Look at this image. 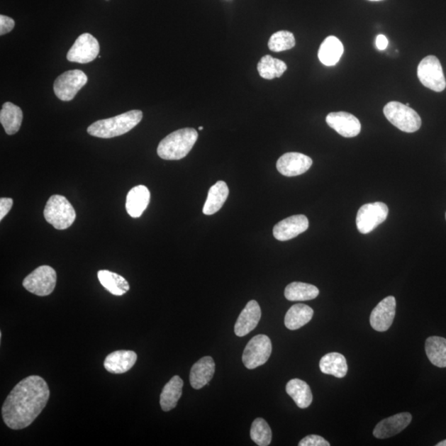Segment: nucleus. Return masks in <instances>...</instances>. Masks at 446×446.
Here are the masks:
<instances>
[{
    "instance_id": "nucleus-19",
    "label": "nucleus",
    "mask_w": 446,
    "mask_h": 446,
    "mask_svg": "<svg viewBox=\"0 0 446 446\" xmlns=\"http://www.w3.org/2000/svg\"><path fill=\"white\" fill-rule=\"evenodd\" d=\"M215 362L212 357H205L193 365L190 372V384L194 389H200L208 384L213 378Z\"/></svg>"
},
{
    "instance_id": "nucleus-16",
    "label": "nucleus",
    "mask_w": 446,
    "mask_h": 446,
    "mask_svg": "<svg viewBox=\"0 0 446 446\" xmlns=\"http://www.w3.org/2000/svg\"><path fill=\"white\" fill-rule=\"evenodd\" d=\"M412 415L409 413H402L392 416L389 418L381 420L374 430V435L378 439H386L394 437L412 422Z\"/></svg>"
},
{
    "instance_id": "nucleus-30",
    "label": "nucleus",
    "mask_w": 446,
    "mask_h": 446,
    "mask_svg": "<svg viewBox=\"0 0 446 446\" xmlns=\"http://www.w3.org/2000/svg\"><path fill=\"white\" fill-rule=\"evenodd\" d=\"M319 289L313 284L294 282L284 290V296L289 301H308L317 298Z\"/></svg>"
},
{
    "instance_id": "nucleus-5",
    "label": "nucleus",
    "mask_w": 446,
    "mask_h": 446,
    "mask_svg": "<svg viewBox=\"0 0 446 446\" xmlns=\"http://www.w3.org/2000/svg\"><path fill=\"white\" fill-rule=\"evenodd\" d=\"M386 118L404 133L418 131L422 126V119L414 109L397 101L389 102L384 108Z\"/></svg>"
},
{
    "instance_id": "nucleus-15",
    "label": "nucleus",
    "mask_w": 446,
    "mask_h": 446,
    "mask_svg": "<svg viewBox=\"0 0 446 446\" xmlns=\"http://www.w3.org/2000/svg\"><path fill=\"white\" fill-rule=\"evenodd\" d=\"M309 227V222L304 215H294L282 220L274 225L273 234L275 239L285 242L298 237L306 232Z\"/></svg>"
},
{
    "instance_id": "nucleus-17",
    "label": "nucleus",
    "mask_w": 446,
    "mask_h": 446,
    "mask_svg": "<svg viewBox=\"0 0 446 446\" xmlns=\"http://www.w3.org/2000/svg\"><path fill=\"white\" fill-rule=\"evenodd\" d=\"M260 318H262V309L259 303L255 300L250 301L235 324V334L239 338H243L252 332L257 327Z\"/></svg>"
},
{
    "instance_id": "nucleus-22",
    "label": "nucleus",
    "mask_w": 446,
    "mask_h": 446,
    "mask_svg": "<svg viewBox=\"0 0 446 446\" xmlns=\"http://www.w3.org/2000/svg\"><path fill=\"white\" fill-rule=\"evenodd\" d=\"M343 53L342 43L337 37L329 36L320 45L318 58L325 66L333 67L338 63Z\"/></svg>"
},
{
    "instance_id": "nucleus-26",
    "label": "nucleus",
    "mask_w": 446,
    "mask_h": 446,
    "mask_svg": "<svg viewBox=\"0 0 446 446\" xmlns=\"http://www.w3.org/2000/svg\"><path fill=\"white\" fill-rule=\"evenodd\" d=\"M313 317V310L309 306L298 303L290 308L285 315V327L291 330H298L308 324Z\"/></svg>"
},
{
    "instance_id": "nucleus-33",
    "label": "nucleus",
    "mask_w": 446,
    "mask_h": 446,
    "mask_svg": "<svg viewBox=\"0 0 446 446\" xmlns=\"http://www.w3.org/2000/svg\"><path fill=\"white\" fill-rule=\"evenodd\" d=\"M296 41L292 33L289 31H279L275 33L270 38L268 47L270 51L279 52L287 51L294 48Z\"/></svg>"
},
{
    "instance_id": "nucleus-13",
    "label": "nucleus",
    "mask_w": 446,
    "mask_h": 446,
    "mask_svg": "<svg viewBox=\"0 0 446 446\" xmlns=\"http://www.w3.org/2000/svg\"><path fill=\"white\" fill-rule=\"evenodd\" d=\"M325 121L330 128L344 138H355L362 131V124L354 115L345 112L330 113Z\"/></svg>"
},
{
    "instance_id": "nucleus-36",
    "label": "nucleus",
    "mask_w": 446,
    "mask_h": 446,
    "mask_svg": "<svg viewBox=\"0 0 446 446\" xmlns=\"http://www.w3.org/2000/svg\"><path fill=\"white\" fill-rule=\"evenodd\" d=\"M13 199L10 198L0 199V220L4 219L5 216L10 212L13 207Z\"/></svg>"
},
{
    "instance_id": "nucleus-6",
    "label": "nucleus",
    "mask_w": 446,
    "mask_h": 446,
    "mask_svg": "<svg viewBox=\"0 0 446 446\" xmlns=\"http://www.w3.org/2000/svg\"><path fill=\"white\" fill-rule=\"evenodd\" d=\"M57 280L56 270L49 265H42L23 279V285L28 292L45 297L54 291Z\"/></svg>"
},
{
    "instance_id": "nucleus-4",
    "label": "nucleus",
    "mask_w": 446,
    "mask_h": 446,
    "mask_svg": "<svg viewBox=\"0 0 446 446\" xmlns=\"http://www.w3.org/2000/svg\"><path fill=\"white\" fill-rule=\"evenodd\" d=\"M46 221L57 230H66L72 227L77 218V213L72 204L62 195L50 197L44 209Z\"/></svg>"
},
{
    "instance_id": "nucleus-11",
    "label": "nucleus",
    "mask_w": 446,
    "mask_h": 446,
    "mask_svg": "<svg viewBox=\"0 0 446 446\" xmlns=\"http://www.w3.org/2000/svg\"><path fill=\"white\" fill-rule=\"evenodd\" d=\"M99 44L98 40L89 33H84L74 42L69 50L67 60L71 62L87 64L94 61L99 56Z\"/></svg>"
},
{
    "instance_id": "nucleus-35",
    "label": "nucleus",
    "mask_w": 446,
    "mask_h": 446,
    "mask_svg": "<svg viewBox=\"0 0 446 446\" xmlns=\"http://www.w3.org/2000/svg\"><path fill=\"white\" fill-rule=\"evenodd\" d=\"M14 26L15 22L13 18L0 15V35L1 36L11 32Z\"/></svg>"
},
{
    "instance_id": "nucleus-23",
    "label": "nucleus",
    "mask_w": 446,
    "mask_h": 446,
    "mask_svg": "<svg viewBox=\"0 0 446 446\" xmlns=\"http://www.w3.org/2000/svg\"><path fill=\"white\" fill-rule=\"evenodd\" d=\"M229 195L228 184L224 182H218L208 190V198L203 212L205 215H213L221 209L227 201Z\"/></svg>"
},
{
    "instance_id": "nucleus-24",
    "label": "nucleus",
    "mask_w": 446,
    "mask_h": 446,
    "mask_svg": "<svg viewBox=\"0 0 446 446\" xmlns=\"http://www.w3.org/2000/svg\"><path fill=\"white\" fill-rule=\"evenodd\" d=\"M23 111L17 105L7 102L3 105L0 112V123L8 135H13L19 131L23 122Z\"/></svg>"
},
{
    "instance_id": "nucleus-34",
    "label": "nucleus",
    "mask_w": 446,
    "mask_h": 446,
    "mask_svg": "<svg viewBox=\"0 0 446 446\" xmlns=\"http://www.w3.org/2000/svg\"><path fill=\"white\" fill-rule=\"evenodd\" d=\"M299 446H329L330 443L317 435H310L299 443Z\"/></svg>"
},
{
    "instance_id": "nucleus-8",
    "label": "nucleus",
    "mask_w": 446,
    "mask_h": 446,
    "mask_svg": "<svg viewBox=\"0 0 446 446\" xmlns=\"http://www.w3.org/2000/svg\"><path fill=\"white\" fill-rule=\"evenodd\" d=\"M418 77L425 87L435 92H442L446 87L442 64L435 56L425 57L418 67Z\"/></svg>"
},
{
    "instance_id": "nucleus-7",
    "label": "nucleus",
    "mask_w": 446,
    "mask_h": 446,
    "mask_svg": "<svg viewBox=\"0 0 446 446\" xmlns=\"http://www.w3.org/2000/svg\"><path fill=\"white\" fill-rule=\"evenodd\" d=\"M272 352V340L267 335H255L244 350L243 364L248 369H254L267 363Z\"/></svg>"
},
{
    "instance_id": "nucleus-37",
    "label": "nucleus",
    "mask_w": 446,
    "mask_h": 446,
    "mask_svg": "<svg viewBox=\"0 0 446 446\" xmlns=\"http://www.w3.org/2000/svg\"><path fill=\"white\" fill-rule=\"evenodd\" d=\"M376 47L379 50V51H383L389 46V40L387 38L384 36V35H379L377 38H376Z\"/></svg>"
},
{
    "instance_id": "nucleus-28",
    "label": "nucleus",
    "mask_w": 446,
    "mask_h": 446,
    "mask_svg": "<svg viewBox=\"0 0 446 446\" xmlns=\"http://www.w3.org/2000/svg\"><path fill=\"white\" fill-rule=\"evenodd\" d=\"M98 279L102 286L115 296H122L129 291L130 285L126 279L116 273L109 270H99Z\"/></svg>"
},
{
    "instance_id": "nucleus-2",
    "label": "nucleus",
    "mask_w": 446,
    "mask_h": 446,
    "mask_svg": "<svg viewBox=\"0 0 446 446\" xmlns=\"http://www.w3.org/2000/svg\"><path fill=\"white\" fill-rule=\"evenodd\" d=\"M143 113L140 110H132L116 117L99 120L90 125L87 132L93 137L113 138L131 131L142 121Z\"/></svg>"
},
{
    "instance_id": "nucleus-32",
    "label": "nucleus",
    "mask_w": 446,
    "mask_h": 446,
    "mask_svg": "<svg viewBox=\"0 0 446 446\" xmlns=\"http://www.w3.org/2000/svg\"><path fill=\"white\" fill-rule=\"evenodd\" d=\"M250 438L260 446L269 445L272 440V432L267 420L257 418L250 428Z\"/></svg>"
},
{
    "instance_id": "nucleus-14",
    "label": "nucleus",
    "mask_w": 446,
    "mask_h": 446,
    "mask_svg": "<svg viewBox=\"0 0 446 446\" xmlns=\"http://www.w3.org/2000/svg\"><path fill=\"white\" fill-rule=\"evenodd\" d=\"M396 299L394 296L385 298L376 306L370 315V325L377 332H386L394 323L396 314Z\"/></svg>"
},
{
    "instance_id": "nucleus-21",
    "label": "nucleus",
    "mask_w": 446,
    "mask_h": 446,
    "mask_svg": "<svg viewBox=\"0 0 446 446\" xmlns=\"http://www.w3.org/2000/svg\"><path fill=\"white\" fill-rule=\"evenodd\" d=\"M184 382L178 375L169 381L165 385L162 393L160 394V404L164 412H169L177 407L183 393Z\"/></svg>"
},
{
    "instance_id": "nucleus-3",
    "label": "nucleus",
    "mask_w": 446,
    "mask_h": 446,
    "mask_svg": "<svg viewBox=\"0 0 446 446\" xmlns=\"http://www.w3.org/2000/svg\"><path fill=\"white\" fill-rule=\"evenodd\" d=\"M199 134L194 128L177 130L165 138L157 148L159 157L163 160H178L186 157L196 143Z\"/></svg>"
},
{
    "instance_id": "nucleus-39",
    "label": "nucleus",
    "mask_w": 446,
    "mask_h": 446,
    "mask_svg": "<svg viewBox=\"0 0 446 446\" xmlns=\"http://www.w3.org/2000/svg\"><path fill=\"white\" fill-rule=\"evenodd\" d=\"M369 1H381V0H369Z\"/></svg>"
},
{
    "instance_id": "nucleus-40",
    "label": "nucleus",
    "mask_w": 446,
    "mask_h": 446,
    "mask_svg": "<svg viewBox=\"0 0 446 446\" xmlns=\"http://www.w3.org/2000/svg\"><path fill=\"white\" fill-rule=\"evenodd\" d=\"M199 130H204V127H199Z\"/></svg>"
},
{
    "instance_id": "nucleus-31",
    "label": "nucleus",
    "mask_w": 446,
    "mask_h": 446,
    "mask_svg": "<svg viewBox=\"0 0 446 446\" xmlns=\"http://www.w3.org/2000/svg\"><path fill=\"white\" fill-rule=\"evenodd\" d=\"M258 72L264 79H273L281 77L286 72L287 66L284 62L277 58H273L269 55L260 59L257 66Z\"/></svg>"
},
{
    "instance_id": "nucleus-9",
    "label": "nucleus",
    "mask_w": 446,
    "mask_h": 446,
    "mask_svg": "<svg viewBox=\"0 0 446 446\" xmlns=\"http://www.w3.org/2000/svg\"><path fill=\"white\" fill-rule=\"evenodd\" d=\"M88 82L87 75L79 69H72L55 80L54 92L62 101H71Z\"/></svg>"
},
{
    "instance_id": "nucleus-10",
    "label": "nucleus",
    "mask_w": 446,
    "mask_h": 446,
    "mask_svg": "<svg viewBox=\"0 0 446 446\" xmlns=\"http://www.w3.org/2000/svg\"><path fill=\"white\" fill-rule=\"evenodd\" d=\"M389 208L382 202H376L363 205L359 209L357 216V227L359 232L368 234L383 223L387 219Z\"/></svg>"
},
{
    "instance_id": "nucleus-20",
    "label": "nucleus",
    "mask_w": 446,
    "mask_h": 446,
    "mask_svg": "<svg viewBox=\"0 0 446 446\" xmlns=\"http://www.w3.org/2000/svg\"><path fill=\"white\" fill-rule=\"evenodd\" d=\"M150 193L145 185L138 186L130 190L127 196L126 209L128 213L133 218L142 216L150 204Z\"/></svg>"
},
{
    "instance_id": "nucleus-38",
    "label": "nucleus",
    "mask_w": 446,
    "mask_h": 446,
    "mask_svg": "<svg viewBox=\"0 0 446 446\" xmlns=\"http://www.w3.org/2000/svg\"><path fill=\"white\" fill-rule=\"evenodd\" d=\"M437 446H446V440H443V442H442L438 443Z\"/></svg>"
},
{
    "instance_id": "nucleus-27",
    "label": "nucleus",
    "mask_w": 446,
    "mask_h": 446,
    "mask_svg": "<svg viewBox=\"0 0 446 446\" xmlns=\"http://www.w3.org/2000/svg\"><path fill=\"white\" fill-rule=\"evenodd\" d=\"M286 392L299 408H307L313 403V394L308 384L299 379L289 381Z\"/></svg>"
},
{
    "instance_id": "nucleus-12",
    "label": "nucleus",
    "mask_w": 446,
    "mask_h": 446,
    "mask_svg": "<svg viewBox=\"0 0 446 446\" xmlns=\"http://www.w3.org/2000/svg\"><path fill=\"white\" fill-rule=\"evenodd\" d=\"M313 165V160L308 155L298 152H289L278 160V172L287 177H298L308 172Z\"/></svg>"
},
{
    "instance_id": "nucleus-41",
    "label": "nucleus",
    "mask_w": 446,
    "mask_h": 446,
    "mask_svg": "<svg viewBox=\"0 0 446 446\" xmlns=\"http://www.w3.org/2000/svg\"><path fill=\"white\" fill-rule=\"evenodd\" d=\"M445 219H446V213H445Z\"/></svg>"
},
{
    "instance_id": "nucleus-1",
    "label": "nucleus",
    "mask_w": 446,
    "mask_h": 446,
    "mask_svg": "<svg viewBox=\"0 0 446 446\" xmlns=\"http://www.w3.org/2000/svg\"><path fill=\"white\" fill-rule=\"evenodd\" d=\"M49 398L46 381L38 375L28 376L15 386L4 401V423L12 430L27 428L41 414Z\"/></svg>"
},
{
    "instance_id": "nucleus-29",
    "label": "nucleus",
    "mask_w": 446,
    "mask_h": 446,
    "mask_svg": "<svg viewBox=\"0 0 446 446\" xmlns=\"http://www.w3.org/2000/svg\"><path fill=\"white\" fill-rule=\"evenodd\" d=\"M425 348L432 364L439 368L446 367V339L430 337L425 342Z\"/></svg>"
},
{
    "instance_id": "nucleus-25",
    "label": "nucleus",
    "mask_w": 446,
    "mask_h": 446,
    "mask_svg": "<svg viewBox=\"0 0 446 446\" xmlns=\"http://www.w3.org/2000/svg\"><path fill=\"white\" fill-rule=\"evenodd\" d=\"M319 367L325 374L333 375L339 379L344 378L348 372L347 359L338 352L328 353L320 359Z\"/></svg>"
},
{
    "instance_id": "nucleus-18",
    "label": "nucleus",
    "mask_w": 446,
    "mask_h": 446,
    "mask_svg": "<svg viewBox=\"0 0 446 446\" xmlns=\"http://www.w3.org/2000/svg\"><path fill=\"white\" fill-rule=\"evenodd\" d=\"M138 360V355L133 350H117L109 354L104 360V368L112 374H124L129 372Z\"/></svg>"
}]
</instances>
